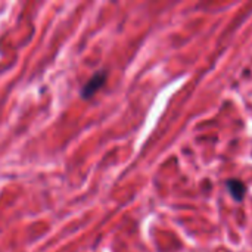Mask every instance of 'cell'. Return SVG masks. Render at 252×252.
Here are the masks:
<instances>
[{
  "mask_svg": "<svg viewBox=\"0 0 252 252\" xmlns=\"http://www.w3.org/2000/svg\"><path fill=\"white\" fill-rule=\"evenodd\" d=\"M226 186H227V189H229V192L235 201H238V202L244 201V198L247 195V186L244 182H241L238 179H230L226 182Z\"/></svg>",
  "mask_w": 252,
  "mask_h": 252,
  "instance_id": "7a4b0ae2",
  "label": "cell"
},
{
  "mask_svg": "<svg viewBox=\"0 0 252 252\" xmlns=\"http://www.w3.org/2000/svg\"><path fill=\"white\" fill-rule=\"evenodd\" d=\"M106 81V72L105 71H99L96 74H93L90 77V80L84 84V87L81 89V97L83 99H90L93 97L103 86Z\"/></svg>",
  "mask_w": 252,
  "mask_h": 252,
  "instance_id": "6da1fadb",
  "label": "cell"
}]
</instances>
